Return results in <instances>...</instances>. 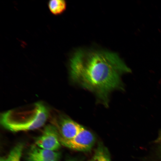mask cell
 <instances>
[{"mask_svg":"<svg viewBox=\"0 0 161 161\" xmlns=\"http://www.w3.org/2000/svg\"><path fill=\"white\" fill-rule=\"evenodd\" d=\"M131 72L116 53L107 51L79 50L70 60L72 81L93 93L106 106L112 92L124 90L122 76Z\"/></svg>","mask_w":161,"mask_h":161,"instance_id":"cell-1","label":"cell"},{"mask_svg":"<svg viewBox=\"0 0 161 161\" xmlns=\"http://www.w3.org/2000/svg\"><path fill=\"white\" fill-rule=\"evenodd\" d=\"M50 116V111L41 101L2 113L0 123L13 132L33 130L43 126Z\"/></svg>","mask_w":161,"mask_h":161,"instance_id":"cell-2","label":"cell"},{"mask_svg":"<svg viewBox=\"0 0 161 161\" xmlns=\"http://www.w3.org/2000/svg\"><path fill=\"white\" fill-rule=\"evenodd\" d=\"M51 123L56 127L61 143L75 137L83 126L66 115L58 112L52 117Z\"/></svg>","mask_w":161,"mask_h":161,"instance_id":"cell-3","label":"cell"},{"mask_svg":"<svg viewBox=\"0 0 161 161\" xmlns=\"http://www.w3.org/2000/svg\"><path fill=\"white\" fill-rule=\"evenodd\" d=\"M35 143L38 147L45 149L56 151L59 149L61 144L55 126L52 123L46 125Z\"/></svg>","mask_w":161,"mask_h":161,"instance_id":"cell-4","label":"cell"},{"mask_svg":"<svg viewBox=\"0 0 161 161\" xmlns=\"http://www.w3.org/2000/svg\"><path fill=\"white\" fill-rule=\"evenodd\" d=\"M95 142V138L94 135L83 127L73 139L63 142L61 144L73 150L84 151L90 150Z\"/></svg>","mask_w":161,"mask_h":161,"instance_id":"cell-5","label":"cell"},{"mask_svg":"<svg viewBox=\"0 0 161 161\" xmlns=\"http://www.w3.org/2000/svg\"><path fill=\"white\" fill-rule=\"evenodd\" d=\"M61 153L57 151L43 149L36 145L27 152L26 161H59Z\"/></svg>","mask_w":161,"mask_h":161,"instance_id":"cell-6","label":"cell"},{"mask_svg":"<svg viewBox=\"0 0 161 161\" xmlns=\"http://www.w3.org/2000/svg\"><path fill=\"white\" fill-rule=\"evenodd\" d=\"M23 148V144L18 143L12 149L7 156L1 157L0 161H21Z\"/></svg>","mask_w":161,"mask_h":161,"instance_id":"cell-7","label":"cell"},{"mask_svg":"<svg viewBox=\"0 0 161 161\" xmlns=\"http://www.w3.org/2000/svg\"><path fill=\"white\" fill-rule=\"evenodd\" d=\"M48 6L52 14L58 15L61 14L65 10L66 4L64 0H51L48 1Z\"/></svg>","mask_w":161,"mask_h":161,"instance_id":"cell-8","label":"cell"},{"mask_svg":"<svg viewBox=\"0 0 161 161\" xmlns=\"http://www.w3.org/2000/svg\"><path fill=\"white\" fill-rule=\"evenodd\" d=\"M90 161H111L107 149L103 146L100 145Z\"/></svg>","mask_w":161,"mask_h":161,"instance_id":"cell-9","label":"cell"},{"mask_svg":"<svg viewBox=\"0 0 161 161\" xmlns=\"http://www.w3.org/2000/svg\"><path fill=\"white\" fill-rule=\"evenodd\" d=\"M155 143H161V131L160 132L158 137L155 141Z\"/></svg>","mask_w":161,"mask_h":161,"instance_id":"cell-10","label":"cell"},{"mask_svg":"<svg viewBox=\"0 0 161 161\" xmlns=\"http://www.w3.org/2000/svg\"><path fill=\"white\" fill-rule=\"evenodd\" d=\"M66 161H77L74 160H68Z\"/></svg>","mask_w":161,"mask_h":161,"instance_id":"cell-11","label":"cell"},{"mask_svg":"<svg viewBox=\"0 0 161 161\" xmlns=\"http://www.w3.org/2000/svg\"><path fill=\"white\" fill-rule=\"evenodd\" d=\"M160 154L161 155V145L160 147Z\"/></svg>","mask_w":161,"mask_h":161,"instance_id":"cell-12","label":"cell"}]
</instances>
